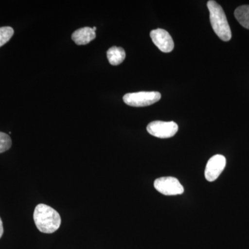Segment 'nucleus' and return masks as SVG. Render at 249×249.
<instances>
[{"instance_id": "1", "label": "nucleus", "mask_w": 249, "mask_h": 249, "mask_svg": "<svg viewBox=\"0 0 249 249\" xmlns=\"http://www.w3.org/2000/svg\"><path fill=\"white\" fill-rule=\"evenodd\" d=\"M34 219L37 229L43 233H53L61 224L60 214L53 208L44 204L36 206Z\"/></svg>"}, {"instance_id": "2", "label": "nucleus", "mask_w": 249, "mask_h": 249, "mask_svg": "<svg viewBox=\"0 0 249 249\" xmlns=\"http://www.w3.org/2000/svg\"><path fill=\"white\" fill-rule=\"evenodd\" d=\"M207 7L209 10L211 26L216 35L224 42L230 40L232 37L231 30L222 6L215 1L210 0Z\"/></svg>"}, {"instance_id": "3", "label": "nucleus", "mask_w": 249, "mask_h": 249, "mask_svg": "<svg viewBox=\"0 0 249 249\" xmlns=\"http://www.w3.org/2000/svg\"><path fill=\"white\" fill-rule=\"evenodd\" d=\"M161 95L158 91H140V92L129 93L124 96L125 104L132 107H141L151 106L158 102Z\"/></svg>"}, {"instance_id": "4", "label": "nucleus", "mask_w": 249, "mask_h": 249, "mask_svg": "<svg viewBox=\"0 0 249 249\" xmlns=\"http://www.w3.org/2000/svg\"><path fill=\"white\" fill-rule=\"evenodd\" d=\"M178 127L173 121H156L147 124V131L149 134L160 139H168L173 137L178 132Z\"/></svg>"}, {"instance_id": "5", "label": "nucleus", "mask_w": 249, "mask_h": 249, "mask_svg": "<svg viewBox=\"0 0 249 249\" xmlns=\"http://www.w3.org/2000/svg\"><path fill=\"white\" fill-rule=\"evenodd\" d=\"M154 186L157 191L164 196H178L183 194L184 188L178 178L173 177H165L157 178L154 183Z\"/></svg>"}, {"instance_id": "6", "label": "nucleus", "mask_w": 249, "mask_h": 249, "mask_svg": "<svg viewBox=\"0 0 249 249\" xmlns=\"http://www.w3.org/2000/svg\"><path fill=\"white\" fill-rule=\"evenodd\" d=\"M227 160L223 155H216L211 157L206 164L205 178L210 182L215 181L224 170Z\"/></svg>"}, {"instance_id": "7", "label": "nucleus", "mask_w": 249, "mask_h": 249, "mask_svg": "<svg viewBox=\"0 0 249 249\" xmlns=\"http://www.w3.org/2000/svg\"><path fill=\"white\" fill-rule=\"evenodd\" d=\"M150 37L153 43L163 53H169L173 50L175 44L168 31L157 29L150 32Z\"/></svg>"}, {"instance_id": "8", "label": "nucleus", "mask_w": 249, "mask_h": 249, "mask_svg": "<svg viewBox=\"0 0 249 249\" xmlns=\"http://www.w3.org/2000/svg\"><path fill=\"white\" fill-rule=\"evenodd\" d=\"M71 38L76 45H85L96 38V31L92 28H81L73 32Z\"/></svg>"}, {"instance_id": "9", "label": "nucleus", "mask_w": 249, "mask_h": 249, "mask_svg": "<svg viewBox=\"0 0 249 249\" xmlns=\"http://www.w3.org/2000/svg\"><path fill=\"white\" fill-rule=\"evenodd\" d=\"M125 52L122 47H112L108 49L107 56L109 63L116 66L120 65L125 58Z\"/></svg>"}, {"instance_id": "10", "label": "nucleus", "mask_w": 249, "mask_h": 249, "mask_svg": "<svg viewBox=\"0 0 249 249\" xmlns=\"http://www.w3.org/2000/svg\"><path fill=\"white\" fill-rule=\"evenodd\" d=\"M235 17L242 27L249 29V5H243L235 9Z\"/></svg>"}, {"instance_id": "11", "label": "nucleus", "mask_w": 249, "mask_h": 249, "mask_svg": "<svg viewBox=\"0 0 249 249\" xmlns=\"http://www.w3.org/2000/svg\"><path fill=\"white\" fill-rule=\"evenodd\" d=\"M14 30L11 27H0V47L7 43L14 36Z\"/></svg>"}, {"instance_id": "12", "label": "nucleus", "mask_w": 249, "mask_h": 249, "mask_svg": "<svg viewBox=\"0 0 249 249\" xmlns=\"http://www.w3.org/2000/svg\"><path fill=\"white\" fill-rule=\"evenodd\" d=\"M11 145L12 141L9 134L0 132V154L9 150Z\"/></svg>"}, {"instance_id": "13", "label": "nucleus", "mask_w": 249, "mask_h": 249, "mask_svg": "<svg viewBox=\"0 0 249 249\" xmlns=\"http://www.w3.org/2000/svg\"><path fill=\"white\" fill-rule=\"evenodd\" d=\"M3 233H4V228H3L2 221H1V218H0V238L3 235Z\"/></svg>"}, {"instance_id": "14", "label": "nucleus", "mask_w": 249, "mask_h": 249, "mask_svg": "<svg viewBox=\"0 0 249 249\" xmlns=\"http://www.w3.org/2000/svg\"><path fill=\"white\" fill-rule=\"evenodd\" d=\"M92 29H93V31H96V27H93Z\"/></svg>"}]
</instances>
